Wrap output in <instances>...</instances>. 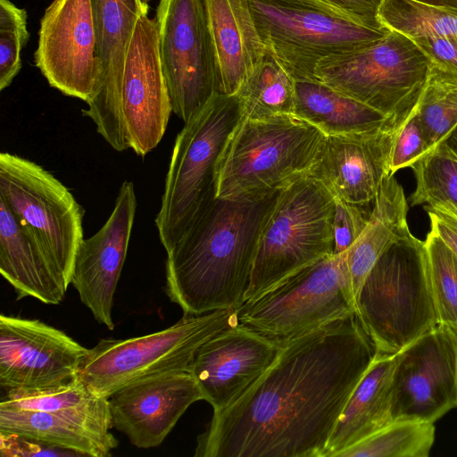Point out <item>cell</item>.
<instances>
[{"label": "cell", "mask_w": 457, "mask_h": 457, "mask_svg": "<svg viewBox=\"0 0 457 457\" xmlns=\"http://www.w3.org/2000/svg\"><path fill=\"white\" fill-rule=\"evenodd\" d=\"M376 354L355 312L287 341L242 396L213 412L195 457H324Z\"/></svg>", "instance_id": "6da1fadb"}, {"label": "cell", "mask_w": 457, "mask_h": 457, "mask_svg": "<svg viewBox=\"0 0 457 457\" xmlns=\"http://www.w3.org/2000/svg\"><path fill=\"white\" fill-rule=\"evenodd\" d=\"M279 192L252 201L216 197L167 252L165 291L184 315L244 303L260 235Z\"/></svg>", "instance_id": "7a4b0ae2"}, {"label": "cell", "mask_w": 457, "mask_h": 457, "mask_svg": "<svg viewBox=\"0 0 457 457\" xmlns=\"http://www.w3.org/2000/svg\"><path fill=\"white\" fill-rule=\"evenodd\" d=\"M324 134L303 119L243 118L217 167L216 197L260 200L307 175Z\"/></svg>", "instance_id": "3957f363"}, {"label": "cell", "mask_w": 457, "mask_h": 457, "mask_svg": "<svg viewBox=\"0 0 457 457\" xmlns=\"http://www.w3.org/2000/svg\"><path fill=\"white\" fill-rule=\"evenodd\" d=\"M355 312L378 353H396L438 325L424 241L411 234L379 257Z\"/></svg>", "instance_id": "277c9868"}, {"label": "cell", "mask_w": 457, "mask_h": 457, "mask_svg": "<svg viewBox=\"0 0 457 457\" xmlns=\"http://www.w3.org/2000/svg\"><path fill=\"white\" fill-rule=\"evenodd\" d=\"M243 118L237 96L218 95L178 134L155 218L166 252L216 198L218 163Z\"/></svg>", "instance_id": "5b68a950"}, {"label": "cell", "mask_w": 457, "mask_h": 457, "mask_svg": "<svg viewBox=\"0 0 457 457\" xmlns=\"http://www.w3.org/2000/svg\"><path fill=\"white\" fill-rule=\"evenodd\" d=\"M172 112L163 76L155 18L142 13L129 41L120 83L102 104L82 110L118 152L145 156L162 140Z\"/></svg>", "instance_id": "8992f818"}, {"label": "cell", "mask_w": 457, "mask_h": 457, "mask_svg": "<svg viewBox=\"0 0 457 457\" xmlns=\"http://www.w3.org/2000/svg\"><path fill=\"white\" fill-rule=\"evenodd\" d=\"M334 214V196L314 179L305 175L283 188L262 227L245 302L333 255Z\"/></svg>", "instance_id": "52a82bcc"}, {"label": "cell", "mask_w": 457, "mask_h": 457, "mask_svg": "<svg viewBox=\"0 0 457 457\" xmlns=\"http://www.w3.org/2000/svg\"><path fill=\"white\" fill-rule=\"evenodd\" d=\"M239 324L236 309L184 315L172 326L128 339L103 338L89 349L79 373L92 394L108 398L121 387L154 375L188 371L197 349Z\"/></svg>", "instance_id": "ba28073f"}, {"label": "cell", "mask_w": 457, "mask_h": 457, "mask_svg": "<svg viewBox=\"0 0 457 457\" xmlns=\"http://www.w3.org/2000/svg\"><path fill=\"white\" fill-rule=\"evenodd\" d=\"M265 45L295 79H315L321 61L364 48L390 29L363 26L319 0H250Z\"/></svg>", "instance_id": "9c48e42d"}, {"label": "cell", "mask_w": 457, "mask_h": 457, "mask_svg": "<svg viewBox=\"0 0 457 457\" xmlns=\"http://www.w3.org/2000/svg\"><path fill=\"white\" fill-rule=\"evenodd\" d=\"M355 312L345 252L287 276L237 309L238 323L280 345Z\"/></svg>", "instance_id": "30bf717a"}, {"label": "cell", "mask_w": 457, "mask_h": 457, "mask_svg": "<svg viewBox=\"0 0 457 457\" xmlns=\"http://www.w3.org/2000/svg\"><path fill=\"white\" fill-rule=\"evenodd\" d=\"M430 67L411 37L390 30L364 48L321 61L314 79L401 122L416 109Z\"/></svg>", "instance_id": "8fae6325"}, {"label": "cell", "mask_w": 457, "mask_h": 457, "mask_svg": "<svg viewBox=\"0 0 457 457\" xmlns=\"http://www.w3.org/2000/svg\"><path fill=\"white\" fill-rule=\"evenodd\" d=\"M0 200L41 245L69 287L84 239L85 211L73 195L37 163L1 153Z\"/></svg>", "instance_id": "7c38bea8"}, {"label": "cell", "mask_w": 457, "mask_h": 457, "mask_svg": "<svg viewBox=\"0 0 457 457\" xmlns=\"http://www.w3.org/2000/svg\"><path fill=\"white\" fill-rule=\"evenodd\" d=\"M155 20L172 112L186 123L222 95L204 0H160Z\"/></svg>", "instance_id": "4fadbf2b"}, {"label": "cell", "mask_w": 457, "mask_h": 457, "mask_svg": "<svg viewBox=\"0 0 457 457\" xmlns=\"http://www.w3.org/2000/svg\"><path fill=\"white\" fill-rule=\"evenodd\" d=\"M457 334L437 325L396 353L392 420L433 422L456 407Z\"/></svg>", "instance_id": "5bb4252c"}, {"label": "cell", "mask_w": 457, "mask_h": 457, "mask_svg": "<svg viewBox=\"0 0 457 457\" xmlns=\"http://www.w3.org/2000/svg\"><path fill=\"white\" fill-rule=\"evenodd\" d=\"M35 65L65 96L89 102L101 79L91 0H54L40 21Z\"/></svg>", "instance_id": "9a60e30c"}, {"label": "cell", "mask_w": 457, "mask_h": 457, "mask_svg": "<svg viewBox=\"0 0 457 457\" xmlns=\"http://www.w3.org/2000/svg\"><path fill=\"white\" fill-rule=\"evenodd\" d=\"M89 349L39 320L1 314L0 386L46 388L79 377Z\"/></svg>", "instance_id": "2e32d148"}, {"label": "cell", "mask_w": 457, "mask_h": 457, "mask_svg": "<svg viewBox=\"0 0 457 457\" xmlns=\"http://www.w3.org/2000/svg\"><path fill=\"white\" fill-rule=\"evenodd\" d=\"M281 345L240 324L225 328L196 351L189 372L213 412L242 396L271 366Z\"/></svg>", "instance_id": "e0dca14e"}, {"label": "cell", "mask_w": 457, "mask_h": 457, "mask_svg": "<svg viewBox=\"0 0 457 457\" xmlns=\"http://www.w3.org/2000/svg\"><path fill=\"white\" fill-rule=\"evenodd\" d=\"M137 210L134 184L124 181L103 227L78 248L71 284L96 320L114 328V294L127 256Z\"/></svg>", "instance_id": "ac0fdd59"}, {"label": "cell", "mask_w": 457, "mask_h": 457, "mask_svg": "<svg viewBox=\"0 0 457 457\" xmlns=\"http://www.w3.org/2000/svg\"><path fill=\"white\" fill-rule=\"evenodd\" d=\"M404 120L367 133L324 135L307 176L335 198L369 206L390 175L393 141Z\"/></svg>", "instance_id": "d6986e66"}, {"label": "cell", "mask_w": 457, "mask_h": 457, "mask_svg": "<svg viewBox=\"0 0 457 457\" xmlns=\"http://www.w3.org/2000/svg\"><path fill=\"white\" fill-rule=\"evenodd\" d=\"M204 400L188 371H170L132 382L108 397L112 427L130 444L160 445L194 403Z\"/></svg>", "instance_id": "ffe728a7"}, {"label": "cell", "mask_w": 457, "mask_h": 457, "mask_svg": "<svg viewBox=\"0 0 457 457\" xmlns=\"http://www.w3.org/2000/svg\"><path fill=\"white\" fill-rule=\"evenodd\" d=\"M108 398L70 410L37 411L0 404V431L79 456L108 457L119 441L111 433Z\"/></svg>", "instance_id": "44dd1931"}, {"label": "cell", "mask_w": 457, "mask_h": 457, "mask_svg": "<svg viewBox=\"0 0 457 457\" xmlns=\"http://www.w3.org/2000/svg\"><path fill=\"white\" fill-rule=\"evenodd\" d=\"M220 78L221 93L235 96L262 61L266 46L250 0H204Z\"/></svg>", "instance_id": "7402d4cb"}, {"label": "cell", "mask_w": 457, "mask_h": 457, "mask_svg": "<svg viewBox=\"0 0 457 457\" xmlns=\"http://www.w3.org/2000/svg\"><path fill=\"white\" fill-rule=\"evenodd\" d=\"M0 272L16 292V299L33 297L59 304L68 286L37 240L0 200Z\"/></svg>", "instance_id": "603a6c76"}, {"label": "cell", "mask_w": 457, "mask_h": 457, "mask_svg": "<svg viewBox=\"0 0 457 457\" xmlns=\"http://www.w3.org/2000/svg\"><path fill=\"white\" fill-rule=\"evenodd\" d=\"M395 355L377 353L338 418L324 457H337L393 422L391 382Z\"/></svg>", "instance_id": "cb8c5ba5"}, {"label": "cell", "mask_w": 457, "mask_h": 457, "mask_svg": "<svg viewBox=\"0 0 457 457\" xmlns=\"http://www.w3.org/2000/svg\"><path fill=\"white\" fill-rule=\"evenodd\" d=\"M408 202L395 175L387 176L373 202L370 217L356 241L345 251V261L354 300L371 268L395 243L411 233Z\"/></svg>", "instance_id": "d4e9b609"}, {"label": "cell", "mask_w": 457, "mask_h": 457, "mask_svg": "<svg viewBox=\"0 0 457 457\" xmlns=\"http://www.w3.org/2000/svg\"><path fill=\"white\" fill-rule=\"evenodd\" d=\"M295 115L324 135L361 134L399 123L317 79L295 80Z\"/></svg>", "instance_id": "484cf974"}, {"label": "cell", "mask_w": 457, "mask_h": 457, "mask_svg": "<svg viewBox=\"0 0 457 457\" xmlns=\"http://www.w3.org/2000/svg\"><path fill=\"white\" fill-rule=\"evenodd\" d=\"M91 5L101 79L88 108L102 104L117 90L135 25L149 9L147 0H91Z\"/></svg>", "instance_id": "4316f807"}, {"label": "cell", "mask_w": 457, "mask_h": 457, "mask_svg": "<svg viewBox=\"0 0 457 457\" xmlns=\"http://www.w3.org/2000/svg\"><path fill=\"white\" fill-rule=\"evenodd\" d=\"M235 96L245 119L266 120L295 114V79L266 48L262 61Z\"/></svg>", "instance_id": "83f0119b"}, {"label": "cell", "mask_w": 457, "mask_h": 457, "mask_svg": "<svg viewBox=\"0 0 457 457\" xmlns=\"http://www.w3.org/2000/svg\"><path fill=\"white\" fill-rule=\"evenodd\" d=\"M378 18L386 28L411 38L435 37L457 42V8L411 0H383Z\"/></svg>", "instance_id": "f1b7e54d"}, {"label": "cell", "mask_w": 457, "mask_h": 457, "mask_svg": "<svg viewBox=\"0 0 457 457\" xmlns=\"http://www.w3.org/2000/svg\"><path fill=\"white\" fill-rule=\"evenodd\" d=\"M430 150L457 127V73L433 64L416 109Z\"/></svg>", "instance_id": "f546056e"}, {"label": "cell", "mask_w": 457, "mask_h": 457, "mask_svg": "<svg viewBox=\"0 0 457 457\" xmlns=\"http://www.w3.org/2000/svg\"><path fill=\"white\" fill-rule=\"evenodd\" d=\"M416 187L412 206L444 207L457 214V154L445 144L421 156L411 167Z\"/></svg>", "instance_id": "4dcf8cb0"}, {"label": "cell", "mask_w": 457, "mask_h": 457, "mask_svg": "<svg viewBox=\"0 0 457 457\" xmlns=\"http://www.w3.org/2000/svg\"><path fill=\"white\" fill-rule=\"evenodd\" d=\"M435 436L433 422L394 421L337 457H428Z\"/></svg>", "instance_id": "1f68e13d"}, {"label": "cell", "mask_w": 457, "mask_h": 457, "mask_svg": "<svg viewBox=\"0 0 457 457\" xmlns=\"http://www.w3.org/2000/svg\"><path fill=\"white\" fill-rule=\"evenodd\" d=\"M424 245L438 325L457 334V255L431 228Z\"/></svg>", "instance_id": "d6a6232c"}, {"label": "cell", "mask_w": 457, "mask_h": 457, "mask_svg": "<svg viewBox=\"0 0 457 457\" xmlns=\"http://www.w3.org/2000/svg\"><path fill=\"white\" fill-rule=\"evenodd\" d=\"M96 398L99 397L78 377L70 383L53 387L6 390L0 404L27 411H55L78 408Z\"/></svg>", "instance_id": "836d02e7"}, {"label": "cell", "mask_w": 457, "mask_h": 457, "mask_svg": "<svg viewBox=\"0 0 457 457\" xmlns=\"http://www.w3.org/2000/svg\"><path fill=\"white\" fill-rule=\"evenodd\" d=\"M27 12L0 0V90L8 87L21 69V50L29 38Z\"/></svg>", "instance_id": "e575fe53"}, {"label": "cell", "mask_w": 457, "mask_h": 457, "mask_svg": "<svg viewBox=\"0 0 457 457\" xmlns=\"http://www.w3.org/2000/svg\"><path fill=\"white\" fill-rule=\"evenodd\" d=\"M416 109L404 120L395 136L389 160L390 175H395L401 169L411 168L430 151Z\"/></svg>", "instance_id": "d590c367"}, {"label": "cell", "mask_w": 457, "mask_h": 457, "mask_svg": "<svg viewBox=\"0 0 457 457\" xmlns=\"http://www.w3.org/2000/svg\"><path fill=\"white\" fill-rule=\"evenodd\" d=\"M335 198V197H334ZM371 210L335 198L333 232L334 254L345 252L356 241L369 222Z\"/></svg>", "instance_id": "8d00e7d4"}, {"label": "cell", "mask_w": 457, "mask_h": 457, "mask_svg": "<svg viewBox=\"0 0 457 457\" xmlns=\"http://www.w3.org/2000/svg\"><path fill=\"white\" fill-rule=\"evenodd\" d=\"M0 454L4 456H78L12 433L0 431Z\"/></svg>", "instance_id": "74e56055"}, {"label": "cell", "mask_w": 457, "mask_h": 457, "mask_svg": "<svg viewBox=\"0 0 457 457\" xmlns=\"http://www.w3.org/2000/svg\"><path fill=\"white\" fill-rule=\"evenodd\" d=\"M354 21L372 29L386 28L378 18L383 0H319Z\"/></svg>", "instance_id": "f35d334b"}, {"label": "cell", "mask_w": 457, "mask_h": 457, "mask_svg": "<svg viewBox=\"0 0 457 457\" xmlns=\"http://www.w3.org/2000/svg\"><path fill=\"white\" fill-rule=\"evenodd\" d=\"M433 64L457 73V42L435 37L411 38Z\"/></svg>", "instance_id": "ab89813d"}, {"label": "cell", "mask_w": 457, "mask_h": 457, "mask_svg": "<svg viewBox=\"0 0 457 457\" xmlns=\"http://www.w3.org/2000/svg\"><path fill=\"white\" fill-rule=\"evenodd\" d=\"M430 228L457 255V214L444 207L425 208Z\"/></svg>", "instance_id": "60d3db41"}, {"label": "cell", "mask_w": 457, "mask_h": 457, "mask_svg": "<svg viewBox=\"0 0 457 457\" xmlns=\"http://www.w3.org/2000/svg\"><path fill=\"white\" fill-rule=\"evenodd\" d=\"M420 4L441 6V7H453L457 8V0H411Z\"/></svg>", "instance_id": "b9f144b4"}, {"label": "cell", "mask_w": 457, "mask_h": 457, "mask_svg": "<svg viewBox=\"0 0 457 457\" xmlns=\"http://www.w3.org/2000/svg\"><path fill=\"white\" fill-rule=\"evenodd\" d=\"M445 142L457 154V127L452 131Z\"/></svg>", "instance_id": "7bdbcfd3"}, {"label": "cell", "mask_w": 457, "mask_h": 457, "mask_svg": "<svg viewBox=\"0 0 457 457\" xmlns=\"http://www.w3.org/2000/svg\"><path fill=\"white\" fill-rule=\"evenodd\" d=\"M456 390H457V354H456ZM457 407V403H456Z\"/></svg>", "instance_id": "ee69618b"}]
</instances>
